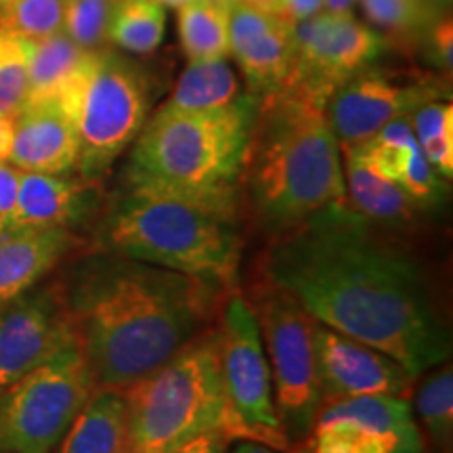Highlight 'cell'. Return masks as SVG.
Segmentation results:
<instances>
[{
	"label": "cell",
	"mask_w": 453,
	"mask_h": 453,
	"mask_svg": "<svg viewBox=\"0 0 453 453\" xmlns=\"http://www.w3.org/2000/svg\"><path fill=\"white\" fill-rule=\"evenodd\" d=\"M30 42V41H27ZM90 50H84L65 32L30 42L27 59V101L53 99L81 70Z\"/></svg>",
	"instance_id": "22"
},
{
	"label": "cell",
	"mask_w": 453,
	"mask_h": 453,
	"mask_svg": "<svg viewBox=\"0 0 453 453\" xmlns=\"http://www.w3.org/2000/svg\"><path fill=\"white\" fill-rule=\"evenodd\" d=\"M179 36L189 61L229 55V7L219 0H194L179 7Z\"/></svg>",
	"instance_id": "24"
},
{
	"label": "cell",
	"mask_w": 453,
	"mask_h": 453,
	"mask_svg": "<svg viewBox=\"0 0 453 453\" xmlns=\"http://www.w3.org/2000/svg\"><path fill=\"white\" fill-rule=\"evenodd\" d=\"M290 453H313V447H311V441L303 439L300 443L294 447V449H288Z\"/></svg>",
	"instance_id": "41"
},
{
	"label": "cell",
	"mask_w": 453,
	"mask_h": 453,
	"mask_svg": "<svg viewBox=\"0 0 453 453\" xmlns=\"http://www.w3.org/2000/svg\"><path fill=\"white\" fill-rule=\"evenodd\" d=\"M265 269L315 321L393 357L413 378L449 361V326L420 265L349 202L275 235Z\"/></svg>",
	"instance_id": "1"
},
{
	"label": "cell",
	"mask_w": 453,
	"mask_h": 453,
	"mask_svg": "<svg viewBox=\"0 0 453 453\" xmlns=\"http://www.w3.org/2000/svg\"><path fill=\"white\" fill-rule=\"evenodd\" d=\"M229 55L246 76L248 95L260 101L286 87L296 57V26L246 0L229 3Z\"/></svg>",
	"instance_id": "14"
},
{
	"label": "cell",
	"mask_w": 453,
	"mask_h": 453,
	"mask_svg": "<svg viewBox=\"0 0 453 453\" xmlns=\"http://www.w3.org/2000/svg\"><path fill=\"white\" fill-rule=\"evenodd\" d=\"M315 357L326 403L361 395L410 393L413 376L393 357L317 321Z\"/></svg>",
	"instance_id": "15"
},
{
	"label": "cell",
	"mask_w": 453,
	"mask_h": 453,
	"mask_svg": "<svg viewBox=\"0 0 453 453\" xmlns=\"http://www.w3.org/2000/svg\"><path fill=\"white\" fill-rule=\"evenodd\" d=\"M57 99L76 128L78 177L97 183L145 127L151 84L133 61L99 49L90 50Z\"/></svg>",
	"instance_id": "7"
},
{
	"label": "cell",
	"mask_w": 453,
	"mask_h": 453,
	"mask_svg": "<svg viewBox=\"0 0 453 453\" xmlns=\"http://www.w3.org/2000/svg\"><path fill=\"white\" fill-rule=\"evenodd\" d=\"M416 411L428 437L441 449L449 451L453 441V370L449 361L439 365V370L420 384L416 395Z\"/></svg>",
	"instance_id": "27"
},
{
	"label": "cell",
	"mask_w": 453,
	"mask_h": 453,
	"mask_svg": "<svg viewBox=\"0 0 453 453\" xmlns=\"http://www.w3.org/2000/svg\"><path fill=\"white\" fill-rule=\"evenodd\" d=\"M166 32V7L156 0H120L110 21L107 41L130 53H154Z\"/></svg>",
	"instance_id": "25"
},
{
	"label": "cell",
	"mask_w": 453,
	"mask_h": 453,
	"mask_svg": "<svg viewBox=\"0 0 453 453\" xmlns=\"http://www.w3.org/2000/svg\"><path fill=\"white\" fill-rule=\"evenodd\" d=\"M453 36H451V19L439 21L437 27L430 32V57L439 67L443 70H451V50H453Z\"/></svg>",
	"instance_id": "34"
},
{
	"label": "cell",
	"mask_w": 453,
	"mask_h": 453,
	"mask_svg": "<svg viewBox=\"0 0 453 453\" xmlns=\"http://www.w3.org/2000/svg\"><path fill=\"white\" fill-rule=\"evenodd\" d=\"M326 0H281V17H286L290 24H303L311 17L319 15L324 11Z\"/></svg>",
	"instance_id": "35"
},
{
	"label": "cell",
	"mask_w": 453,
	"mask_h": 453,
	"mask_svg": "<svg viewBox=\"0 0 453 453\" xmlns=\"http://www.w3.org/2000/svg\"><path fill=\"white\" fill-rule=\"evenodd\" d=\"M122 393L130 453H170L214 428L234 441H246L220 380L217 332L197 334L166 364Z\"/></svg>",
	"instance_id": "6"
},
{
	"label": "cell",
	"mask_w": 453,
	"mask_h": 453,
	"mask_svg": "<svg viewBox=\"0 0 453 453\" xmlns=\"http://www.w3.org/2000/svg\"><path fill=\"white\" fill-rule=\"evenodd\" d=\"M242 173L258 223L273 235L349 202L326 104L292 88L257 104Z\"/></svg>",
	"instance_id": "4"
},
{
	"label": "cell",
	"mask_w": 453,
	"mask_h": 453,
	"mask_svg": "<svg viewBox=\"0 0 453 453\" xmlns=\"http://www.w3.org/2000/svg\"><path fill=\"white\" fill-rule=\"evenodd\" d=\"M21 168L11 162H0V225L9 219L17 202V191H19Z\"/></svg>",
	"instance_id": "33"
},
{
	"label": "cell",
	"mask_w": 453,
	"mask_h": 453,
	"mask_svg": "<svg viewBox=\"0 0 453 453\" xmlns=\"http://www.w3.org/2000/svg\"><path fill=\"white\" fill-rule=\"evenodd\" d=\"M384 41L350 13L319 15L296 24V57L286 87L327 105L340 84L372 65Z\"/></svg>",
	"instance_id": "11"
},
{
	"label": "cell",
	"mask_w": 453,
	"mask_h": 453,
	"mask_svg": "<svg viewBox=\"0 0 453 453\" xmlns=\"http://www.w3.org/2000/svg\"><path fill=\"white\" fill-rule=\"evenodd\" d=\"M353 4L355 0H326L324 11H330V13H350Z\"/></svg>",
	"instance_id": "38"
},
{
	"label": "cell",
	"mask_w": 453,
	"mask_h": 453,
	"mask_svg": "<svg viewBox=\"0 0 453 453\" xmlns=\"http://www.w3.org/2000/svg\"><path fill=\"white\" fill-rule=\"evenodd\" d=\"M231 453H280L275 449H271L267 445L254 443V441H237V445L234 447Z\"/></svg>",
	"instance_id": "37"
},
{
	"label": "cell",
	"mask_w": 453,
	"mask_h": 453,
	"mask_svg": "<svg viewBox=\"0 0 453 453\" xmlns=\"http://www.w3.org/2000/svg\"><path fill=\"white\" fill-rule=\"evenodd\" d=\"M257 101L217 111L157 110L134 139L124 180L180 191H237Z\"/></svg>",
	"instance_id": "5"
},
{
	"label": "cell",
	"mask_w": 453,
	"mask_h": 453,
	"mask_svg": "<svg viewBox=\"0 0 453 453\" xmlns=\"http://www.w3.org/2000/svg\"><path fill=\"white\" fill-rule=\"evenodd\" d=\"M97 248L234 286L240 269L237 191H180L124 180L99 223Z\"/></svg>",
	"instance_id": "3"
},
{
	"label": "cell",
	"mask_w": 453,
	"mask_h": 453,
	"mask_svg": "<svg viewBox=\"0 0 453 453\" xmlns=\"http://www.w3.org/2000/svg\"><path fill=\"white\" fill-rule=\"evenodd\" d=\"M413 134L424 157L443 179L453 174V107L451 104L430 101L410 116Z\"/></svg>",
	"instance_id": "26"
},
{
	"label": "cell",
	"mask_w": 453,
	"mask_h": 453,
	"mask_svg": "<svg viewBox=\"0 0 453 453\" xmlns=\"http://www.w3.org/2000/svg\"><path fill=\"white\" fill-rule=\"evenodd\" d=\"M219 3H223V4H226V7H229V3H234V0H219Z\"/></svg>",
	"instance_id": "43"
},
{
	"label": "cell",
	"mask_w": 453,
	"mask_h": 453,
	"mask_svg": "<svg viewBox=\"0 0 453 453\" xmlns=\"http://www.w3.org/2000/svg\"><path fill=\"white\" fill-rule=\"evenodd\" d=\"M242 93L235 72L226 59L189 61L177 87L160 110L164 111H217L235 105Z\"/></svg>",
	"instance_id": "21"
},
{
	"label": "cell",
	"mask_w": 453,
	"mask_h": 453,
	"mask_svg": "<svg viewBox=\"0 0 453 453\" xmlns=\"http://www.w3.org/2000/svg\"><path fill=\"white\" fill-rule=\"evenodd\" d=\"M67 0H11L0 7V32L21 41H42L64 32Z\"/></svg>",
	"instance_id": "28"
},
{
	"label": "cell",
	"mask_w": 453,
	"mask_h": 453,
	"mask_svg": "<svg viewBox=\"0 0 453 453\" xmlns=\"http://www.w3.org/2000/svg\"><path fill=\"white\" fill-rule=\"evenodd\" d=\"M15 122L13 118L0 116V162H9L11 147H13Z\"/></svg>",
	"instance_id": "36"
},
{
	"label": "cell",
	"mask_w": 453,
	"mask_h": 453,
	"mask_svg": "<svg viewBox=\"0 0 453 453\" xmlns=\"http://www.w3.org/2000/svg\"><path fill=\"white\" fill-rule=\"evenodd\" d=\"M217 342L220 380L246 441L267 445L275 451L290 449V439L275 410L273 384L257 315L242 296H231L226 303Z\"/></svg>",
	"instance_id": "10"
},
{
	"label": "cell",
	"mask_w": 453,
	"mask_h": 453,
	"mask_svg": "<svg viewBox=\"0 0 453 453\" xmlns=\"http://www.w3.org/2000/svg\"><path fill=\"white\" fill-rule=\"evenodd\" d=\"M97 206L90 180L70 174L26 173L21 170L17 202L0 231L24 226H67L82 223Z\"/></svg>",
	"instance_id": "17"
},
{
	"label": "cell",
	"mask_w": 453,
	"mask_h": 453,
	"mask_svg": "<svg viewBox=\"0 0 453 453\" xmlns=\"http://www.w3.org/2000/svg\"><path fill=\"white\" fill-rule=\"evenodd\" d=\"M424 3H426L428 7H433L434 11H441L445 9V4H449V0H424Z\"/></svg>",
	"instance_id": "42"
},
{
	"label": "cell",
	"mask_w": 453,
	"mask_h": 453,
	"mask_svg": "<svg viewBox=\"0 0 453 453\" xmlns=\"http://www.w3.org/2000/svg\"><path fill=\"white\" fill-rule=\"evenodd\" d=\"M273 384L275 410L288 439H307L324 403L315 357L317 321L269 283L254 311Z\"/></svg>",
	"instance_id": "9"
},
{
	"label": "cell",
	"mask_w": 453,
	"mask_h": 453,
	"mask_svg": "<svg viewBox=\"0 0 453 453\" xmlns=\"http://www.w3.org/2000/svg\"><path fill=\"white\" fill-rule=\"evenodd\" d=\"M246 3L260 11H267V13H281V0H246Z\"/></svg>",
	"instance_id": "39"
},
{
	"label": "cell",
	"mask_w": 453,
	"mask_h": 453,
	"mask_svg": "<svg viewBox=\"0 0 453 453\" xmlns=\"http://www.w3.org/2000/svg\"><path fill=\"white\" fill-rule=\"evenodd\" d=\"M3 390H4V388H0V399H3Z\"/></svg>",
	"instance_id": "45"
},
{
	"label": "cell",
	"mask_w": 453,
	"mask_h": 453,
	"mask_svg": "<svg viewBox=\"0 0 453 453\" xmlns=\"http://www.w3.org/2000/svg\"><path fill=\"white\" fill-rule=\"evenodd\" d=\"M67 226H24L0 231V304L38 286L72 250Z\"/></svg>",
	"instance_id": "18"
},
{
	"label": "cell",
	"mask_w": 453,
	"mask_h": 453,
	"mask_svg": "<svg viewBox=\"0 0 453 453\" xmlns=\"http://www.w3.org/2000/svg\"><path fill=\"white\" fill-rule=\"evenodd\" d=\"M57 453H130L128 410L122 390L95 388L57 445Z\"/></svg>",
	"instance_id": "19"
},
{
	"label": "cell",
	"mask_w": 453,
	"mask_h": 453,
	"mask_svg": "<svg viewBox=\"0 0 453 453\" xmlns=\"http://www.w3.org/2000/svg\"><path fill=\"white\" fill-rule=\"evenodd\" d=\"M157 4H162V7H173V9H179L183 7V4H189L194 3V0H156Z\"/></svg>",
	"instance_id": "40"
},
{
	"label": "cell",
	"mask_w": 453,
	"mask_h": 453,
	"mask_svg": "<svg viewBox=\"0 0 453 453\" xmlns=\"http://www.w3.org/2000/svg\"><path fill=\"white\" fill-rule=\"evenodd\" d=\"M11 0H0V7H4V4H9Z\"/></svg>",
	"instance_id": "44"
},
{
	"label": "cell",
	"mask_w": 453,
	"mask_h": 453,
	"mask_svg": "<svg viewBox=\"0 0 453 453\" xmlns=\"http://www.w3.org/2000/svg\"><path fill=\"white\" fill-rule=\"evenodd\" d=\"M344 151V185L347 200L357 212H361L370 223L401 225L410 223L418 211L403 189L378 173L357 151L342 147Z\"/></svg>",
	"instance_id": "20"
},
{
	"label": "cell",
	"mask_w": 453,
	"mask_h": 453,
	"mask_svg": "<svg viewBox=\"0 0 453 453\" xmlns=\"http://www.w3.org/2000/svg\"><path fill=\"white\" fill-rule=\"evenodd\" d=\"M97 388L78 342L67 344L0 399V453H53Z\"/></svg>",
	"instance_id": "8"
},
{
	"label": "cell",
	"mask_w": 453,
	"mask_h": 453,
	"mask_svg": "<svg viewBox=\"0 0 453 453\" xmlns=\"http://www.w3.org/2000/svg\"><path fill=\"white\" fill-rule=\"evenodd\" d=\"M30 42L0 32V116L15 118L27 99Z\"/></svg>",
	"instance_id": "29"
},
{
	"label": "cell",
	"mask_w": 453,
	"mask_h": 453,
	"mask_svg": "<svg viewBox=\"0 0 453 453\" xmlns=\"http://www.w3.org/2000/svg\"><path fill=\"white\" fill-rule=\"evenodd\" d=\"M219 283L97 250L64 286L73 336L95 384L124 390L191 342Z\"/></svg>",
	"instance_id": "2"
},
{
	"label": "cell",
	"mask_w": 453,
	"mask_h": 453,
	"mask_svg": "<svg viewBox=\"0 0 453 453\" xmlns=\"http://www.w3.org/2000/svg\"><path fill=\"white\" fill-rule=\"evenodd\" d=\"M9 162L26 173L70 174L78 164V137L59 99L27 101L13 118Z\"/></svg>",
	"instance_id": "16"
},
{
	"label": "cell",
	"mask_w": 453,
	"mask_h": 453,
	"mask_svg": "<svg viewBox=\"0 0 453 453\" xmlns=\"http://www.w3.org/2000/svg\"><path fill=\"white\" fill-rule=\"evenodd\" d=\"M445 95L449 90L433 78L401 81L367 65L334 90L326 116L340 147L359 145L396 118L411 116L418 107L445 99Z\"/></svg>",
	"instance_id": "12"
},
{
	"label": "cell",
	"mask_w": 453,
	"mask_h": 453,
	"mask_svg": "<svg viewBox=\"0 0 453 453\" xmlns=\"http://www.w3.org/2000/svg\"><path fill=\"white\" fill-rule=\"evenodd\" d=\"M118 3L120 0H67L64 32L84 50L105 49Z\"/></svg>",
	"instance_id": "30"
},
{
	"label": "cell",
	"mask_w": 453,
	"mask_h": 453,
	"mask_svg": "<svg viewBox=\"0 0 453 453\" xmlns=\"http://www.w3.org/2000/svg\"><path fill=\"white\" fill-rule=\"evenodd\" d=\"M311 433L313 453H426L424 441L403 439L342 418L317 420Z\"/></svg>",
	"instance_id": "23"
},
{
	"label": "cell",
	"mask_w": 453,
	"mask_h": 453,
	"mask_svg": "<svg viewBox=\"0 0 453 453\" xmlns=\"http://www.w3.org/2000/svg\"><path fill=\"white\" fill-rule=\"evenodd\" d=\"M361 4L373 24L396 34L422 30L439 13L424 0H361Z\"/></svg>",
	"instance_id": "31"
},
{
	"label": "cell",
	"mask_w": 453,
	"mask_h": 453,
	"mask_svg": "<svg viewBox=\"0 0 453 453\" xmlns=\"http://www.w3.org/2000/svg\"><path fill=\"white\" fill-rule=\"evenodd\" d=\"M234 439L225 433V430H206V433L197 434L189 439L187 443L174 447L170 453H229V445Z\"/></svg>",
	"instance_id": "32"
},
{
	"label": "cell",
	"mask_w": 453,
	"mask_h": 453,
	"mask_svg": "<svg viewBox=\"0 0 453 453\" xmlns=\"http://www.w3.org/2000/svg\"><path fill=\"white\" fill-rule=\"evenodd\" d=\"M76 342L64 288L34 286L0 304V388Z\"/></svg>",
	"instance_id": "13"
}]
</instances>
